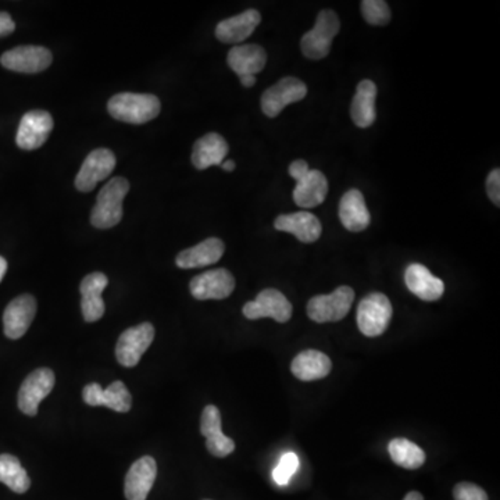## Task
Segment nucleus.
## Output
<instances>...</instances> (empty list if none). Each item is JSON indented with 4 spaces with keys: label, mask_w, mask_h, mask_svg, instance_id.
Wrapping results in <instances>:
<instances>
[{
    "label": "nucleus",
    "mask_w": 500,
    "mask_h": 500,
    "mask_svg": "<svg viewBox=\"0 0 500 500\" xmlns=\"http://www.w3.org/2000/svg\"><path fill=\"white\" fill-rule=\"evenodd\" d=\"M107 110L118 122L145 124L159 115L162 103L150 93L123 92L108 100Z\"/></svg>",
    "instance_id": "f257e3e1"
},
{
    "label": "nucleus",
    "mask_w": 500,
    "mask_h": 500,
    "mask_svg": "<svg viewBox=\"0 0 500 500\" xmlns=\"http://www.w3.org/2000/svg\"><path fill=\"white\" fill-rule=\"evenodd\" d=\"M128 191L130 182L123 177H115L100 189L91 214V223L95 228L108 230L122 221L123 202Z\"/></svg>",
    "instance_id": "f03ea898"
},
{
    "label": "nucleus",
    "mask_w": 500,
    "mask_h": 500,
    "mask_svg": "<svg viewBox=\"0 0 500 500\" xmlns=\"http://www.w3.org/2000/svg\"><path fill=\"white\" fill-rule=\"evenodd\" d=\"M341 21L334 10H322L317 16L316 26L303 36L300 48L305 58L321 60L331 52L332 41L338 36Z\"/></svg>",
    "instance_id": "7ed1b4c3"
},
{
    "label": "nucleus",
    "mask_w": 500,
    "mask_h": 500,
    "mask_svg": "<svg viewBox=\"0 0 500 500\" xmlns=\"http://www.w3.org/2000/svg\"><path fill=\"white\" fill-rule=\"evenodd\" d=\"M393 314L391 300L384 293H369L357 307V325L361 334L374 338L386 331Z\"/></svg>",
    "instance_id": "20e7f679"
},
{
    "label": "nucleus",
    "mask_w": 500,
    "mask_h": 500,
    "mask_svg": "<svg viewBox=\"0 0 500 500\" xmlns=\"http://www.w3.org/2000/svg\"><path fill=\"white\" fill-rule=\"evenodd\" d=\"M354 300L351 287L337 288L329 295H319L307 303V316L316 322L341 321L347 316Z\"/></svg>",
    "instance_id": "39448f33"
},
{
    "label": "nucleus",
    "mask_w": 500,
    "mask_h": 500,
    "mask_svg": "<svg viewBox=\"0 0 500 500\" xmlns=\"http://www.w3.org/2000/svg\"><path fill=\"white\" fill-rule=\"evenodd\" d=\"M154 339L155 327L150 322H142L137 327L125 329L115 346L118 363L124 367L137 366Z\"/></svg>",
    "instance_id": "423d86ee"
},
{
    "label": "nucleus",
    "mask_w": 500,
    "mask_h": 500,
    "mask_svg": "<svg viewBox=\"0 0 500 500\" xmlns=\"http://www.w3.org/2000/svg\"><path fill=\"white\" fill-rule=\"evenodd\" d=\"M54 373L51 369H38L32 371L19 391V409L24 415L34 417L38 415L39 403L53 391Z\"/></svg>",
    "instance_id": "0eeeda50"
},
{
    "label": "nucleus",
    "mask_w": 500,
    "mask_h": 500,
    "mask_svg": "<svg viewBox=\"0 0 500 500\" xmlns=\"http://www.w3.org/2000/svg\"><path fill=\"white\" fill-rule=\"evenodd\" d=\"M243 316L249 320L265 319L270 317L277 322H288L292 317V305L284 293L280 290H268L258 293L253 302L246 303L243 306Z\"/></svg>",
    "instance_id": "6e6552de"
},
{
    "label": "nucleus",
    "mask_w": 500,
    "mask_h": 500,
    "mask_svg": "<svg viewBox=\"0 0 500 500\" xmlns=\"http://www.w3.org/2000/svg\"><path fill=\"white\" fill-rule=\"evenodd\" d=\"M307 95V86L295 77H285L270 86L262 96V110L267 117L274 118L290 103L300 102Z\"/></svg>",
    "instance_id": "1a4fd4ad"
},
{
    "label": "nucleus",
    "mask_w": 500,
    "mask_h": 500,
    "mask_svg": "<svg viewBox=\"0 0 500 500\" xmlns=\"http://www.w3.org/2000/svg\"><path fill=\"white\" fill-rule=\"evenodd\" d=\"M52 53L44 46H19L4 53L0 63L7 70L21 74H36L45 71L52 64Z\"/></svg>",
    "instance_id": "9d476101"
},
{
    "label": "nucleus",
    "mask_w": 500,
    "mask_h": 500,
    "mask_svg": "<svg viewBox=\"0 0 500 500\" xmlns=\"http://www.w3.org/2000/svg\"><path fill=\"white\" fill-rule=\"evenodd\" d=\"M115 167V156L112 150L95 149L86 156L75 179V188L80 192L93 191L96 185L112 174Z\"/></svg>",
    "instance_id": "9b49d317"
},
{
    "label": "nucleus",
    "mask_w": 500,
    "mask_h": 500,
    "mask_svg": "<svg viewBox=\"0 0 500 500\" xmlns=\"http://www.w3.org/2000/svg\"><path fill=\"white\" fill-rule=\"evenodd\" d=\"M53 118L45 110H32L26 113L20 122L17 131V147L23 150L39 149L45 144L53 130Z\"/></svg>",
    "instance_id": "f8f14e48"
},
{
    "label": "nucleus",
    "mask_w": 500,
    "mask_h": 500,
    "mask_svg": "<svg viewBox=\"0 0 500 500\" xmlns=\"http://www.w3.org/2000/svg\"><path fill=\"white\" fill-rule=\"evenodd\" d=\"M189 290L194 299H226L235 290V278L226 268H217L196 275L191 281Z\"/></svg>",
    "instance_id": "ddd939ff"
},
{
    "label": "nucleus",
    "mask_w": 500,
    "mask_h": 500,
    "mask_svg": "<svg viewBox=\"0 0 500 500\" xmlns=\"http://www.w3.org/2000/svg\"><path fill=\"white\" fill-rule=\"evenodd\" d=\"M36 314V300L32 295H20L7 305L4 314V335L9 339H20L28 331Z\"/></svg>",
    "instance_id": "4468645a"
},
{
    "label": "nucleus",
    "mask_w": 500,
    "mask_h": 500,
    "mask_svg": "<svg viewBox=\"0 0 500 500\" xmlns=\"http://www.w3.org/2000/svg\"><path fill=\"white\" fill-rule=\"evenodd\" d=\"M157 475L156 460L144 456L131 465L125 477L124 494L128 500H147Z\"/></svg>",
    "instance_id": "2eb2a0df"
},
{
    "label": "nucleus",
    "mask_w": 500,
    "mask_h": 500,
    "mask_svg": "<svg viewBox=\"0 0 500 500\" xmlns=\"http://www.w3.org/2000/svg\"><path fill=\"white\" fill-rule=\"evenodd\" d=\"M274 226L277 231L292 234L303 243L316 242L322 233L319 218L309 211L281 214L277 217Z\"/></svg>",
    "instance_id": "dca6fc26"
},
{
    "label": "nucleus",
    "mask_w": 500,
    "mask_h": 500,
    "mask_svg": "<svg viewBox=\"0 0 500 500\" xmlns=\"http://www.w3.org/2000/svg\"><path fill=\"white\" fill-rule=\"evenodd\" d=\"M262 21V16L258 10L249 9L238 16L223 20L216 27V36L223 44H241L252 36L258 24Z\"/></svg>",
    "instance_id": "f3484780"
},
{
    "label": "nucleus",
    "mask_w": 500,
    "mask_h": 500,
    "mask_svg": "<svg viewBox=\"0 0 500 500\" xmlns=\"http://www.w3.org/2000/svg\"><path fill=\"white\" fill-rule=\"evenodd\" d=\"M108 280L103 273H92L86 275L80 285L83 302V319L86 322H95L102 319L105 314V302L102 299V292L107 287Z\"/></svg>",
    "instance_id": "a211bd4d"
},
{
    "label": "nucleus",
    "mask_w": 500,
    "mask_h": 500,
    "mask_svg": "<svg viewBox=\"0 0 500 500\" xmlns=\"http://www.w3.org/2000/svg\"><path fill=\"white\" fill-rule=\"evenodd\" d=\"M329 194V181L319 170H309L306 176L298 179L293 189V202L303 209L317 208Z\"/></svg>",
    "instance_id": "6ab92c4d"
},
{
    "label": "nucleus",
    "mask_w": 500,
    "mask_h": 500,
    "mask_svg": "<svg viewBox=\"0 0 500 500\" xmlns=\"http://www.w3.org/2000/svg\"><path fill=\"white\" fill-rule=\"evenodd\" d=\"M405 282L411 293L425 302H435L445 292L443 281L433 277L425 266L418 263H413L406 268Z\"/></svg>",
    "instance_id": "aec40b11"
},
{
    "label": "nucleus",
    "mask_w": 500,
    "mask_h": 500,
    "mask_svg": "<svg viewBox=\"0 0 500 500\" xmlns=\"http://www.w3.org/2000/svg\"><path fill=\"white\" fill-rule=\"evenodd\" d=\"M339 218L342 226L351 233H361L369 228L371 214L367 209L363 194L357 189H351L342 196L339 203Z\"/></svg>",
    "instance_id": "412c9836"
},
{
    "label": "nucleus",
    "mask_w": 500,
    "mask_h": 500,
    "mask_svg": "<svg viewBox=\"0 0 500 500\" xmlns=\"http://www.w3.org/2000/svg\"><path fill=\"white\" fill-rule=\"evenodd\" d=\"M226 61L231 70L238 75L239 78L246 77V75H255L260 73L266 67L267 63V53L262 46L253 45H238L231 49L230 53L226 56Z\"/></svg>",
    "instance_id": "4be33fe9"
},
{
    "label": "nucleus",
    "mask_w": 500,
    "mask_h": 500,
    "mask_svg": "<svg viewBox=\"0 0 500 500\" xmlns=\"http://www.w3.org/2000/svg\"><path fill=\"white\" fill-rule=\"evenodd\" d=\"M228 155V144L220 134L210 132L196 140L192 150V164L198 170L221 166Z\"/></svg>",
    "instance_id": "5701e85b"
},
{
    "label": "nucleus",
    "mask_w": 500,
    "mask_h": 500,
    "mask_svg": "<svg viewBox=\"0 0 500 500\" xmlns=\"http://www.w3.org/2000/svg\"><path fill=\"white\" fill-rule=\"evenodd\" d=\"M226 245L218 238H209L194 248L185 249L177 256L179 268H199L214 265L223 258Z\"/></svg>",
    "instance_id": "b1692460"
},
{
    "label": "nucleus",
    "mask_w": 500,
    "mask_h": 500,
    "mask_svg": "<svg viewBox=\"0 0 500 500\" xmlns=\"http://www.w3.org/2000/svg\"><path fill=\"white\" fill-rule=\"evenodd\" d=\"M377 86L373 81L363 80L357 85L352 100L351 117L359 128H369L376 122Z\"/></svg>",
    "instance_id": "393cba45"
},
{
    "label": "nucleus",
    "mask_w": 500,
    "mask_h": 500,
    "mask_svg": "<svg viewBox=\"0 0 500 500\" xmlns=\"http://www.w3.org/2000/svg\"><path fill=\"white\" fill-rule=\"evenodd\" d=\"M331 367V359L327 354L320 351H305L293 359L290 369L300 381H316L329 376Z\"/></svg>",
    "instance_id": "a878e982"
},
{
    "label": "nucleus",
    "mask_w": 500,
    "mask_h": 500,
    "mask_svg": "<svg viewBox=\"0 0 500 500\" xmlns=\"http://www.w3.org/2000/svg\"><path fill=\"white\" fill-rule=\"evenodd\" d=\"M0 482L16 494H26L31 487V480L20 460L7 453L0 455Z\"/></svg>",
    "instance_id": "bb28decb"
},
{
    "label": "nucleus",
    "mask_w": 500,
    "mask_h": 500,
    "mask_svg": "<svg viewBox=\"0 0 500 500\" xmlns=\"http://www.w3.org/2000/svg\"><path fill=\"white\" fill-rule=\"evenodd\" d=\"M389 455L399 467L406 470H417L425 463V453L411 440L396 438L389 442Z\"/></svg>",
    "instance_id": "cd10ccee"
},
{
    "label": "nucleus",
    "mask_w": 500,
    "mask_h": 500,
    "mask_svg": "<svg viewBox=\"0 0 500 500\" xmlns=\"http://www.w3.org/2000/svg\"><path fill=\"white\" fill-rule=\"evenodd\" d=\"M131 393L122 381H115L112 385L103 389L102 406L118 413H127L131 410Z\"/></svg>",
    "instance_id": "c85d7f7f"
},
{
    "label": "nucleus",
    "mask_w": 500,
    "mask_h": 500,
    "mask_svg": "<svg viewBox=\"0 0 500 500\" xmlns=\"http://www.w3.org/2000/svg\"><path fill=\"white\" fill-rule=\"evenodd\" d=\"M361 14L371 26L383 27L391 21V9L384 0H363Z\"/></svg>",
    "instance_id": "c756f323"
},
{
    "label": "nucleus",
    "mask_w": 500,
    "mask_h": 500,
    "mask_svg": "<svg viewBox=\"0 0 500 500\" xmlns=\"http://www.w3.org/2000/svg\"><path fill=\"white\" fill-rule=\"evenodd\" d=\"M298 467H299V457L293 452L285 453L281 457L274 472H273V480H274L275 484L280 485V487L288 485L292 475L297 472Z\"/></svg>",
    "instance_id": "7c9ffc66"
},
{
    "label": "nucleus",
    "mask_w": 500,
    "mask_h": 500,
    "mask_svg": "<svg viewBox=\"0 0 500 500\" xmlns=\"http://www.w3.org/2000/svg\"><path fill=\"white\" fill-rule=\"evenodd\" d=\"M201 433L204 438H210L223 433V430H221L220 410L216 406L210 405L204 408L201 418Z\"/></svg>",
    "instance_id": "2f4dec72"
},
{
    "label": "nucleus",
    "mask_w": 500,
    "mask_h": 500,
    "mask_svg": "<svg viewBox=\"0 0 500 500\" xmlns=\"http://www.w3.org/2000/svg\"><path fill=\"white\" fill-rule=\"evenodd\" d=\"M206 448L216 457H226L235 450V442L231 438L226 437L224 433H220L206 438Z\"/></svg>",
    "instance_id": "473e14b6"
},
{
    "label": "nucleus",
    "mask_w": 500,
    "mask_h": 500,
    "mask_svg": "<svg viewBox=\"0 0 500 500\" xmlns=\"http://www.w3.org/2000/svg\"><path fill=\"white\" fill-rule=\"evenodd\" d=\"M455 500H488L487 492L472 482H460L453 489Z\"/></svg>",
    "instance_id": "72a5a7b5"
},
{
    "label": "nucleus",
    "mask_w": 500,
    "mask_h": 500,
    "mask_svg": "<svg viewBox=\"0 0 500 500\" xmlns=\"http://www.w3.org/2000/svg\"><path fill=\"white\" fill-rule=\"evenodd\" d=\"M102 396L103 388L99 384H90V385H86L85 388H83V401H85L86 405L92 406V408L102 406Z\"/></svg>",
    "instance_id": "f704fd0d"
},
{
    "label": "nucleus",
    "mask_w": 500,
    "mask_h": 500,
    "mask_svg": "<svg viewBox=\"0 0 500 500\" xmlns=\"http://www.w3.org/2000/svg\"><path fill=\"white\" fill-rule=\"evenodd\" d=\"M488 196L496 206L500 204V170L491 171L487 179Z\"/></svg>",
    "instance_id": "c9c22d12"
},
{
    "label": "nucleus",
    "mask_w": 500,
    "mask_h": 500,
    "mask_svg": "<svg viewBox=\"0 0 500 500\" xmlns=\"http://www.w3.org/2000/svg\"><path fill=\"white\" fill-rule=\"evenodd\" d=\"M14 29H16V24L12 16L4 12H0V38L13 34Z\"/></svg>",
    "instance_id": "e433bc0d"
},
{
    "label": "nucleus",
    "mask_w": 500,
    "mask_h": 500,
    "mask_svg": "<svg viewBox=\"0 0 500 500\" xmlns=\"http://www.w3.org/2000/svg\"><path fill=\"white\" fill-rule=\"evenodd\" d=\"M310 167L305 160H295L290 166V176L292 177L295 181L302 179L303 176H306V172L309 171Z\"/></svg>",
    "instance_id": "4c0bfd02"
},
{
    "label": "nucleus",
    "mask_w": 500,
    "mask_h": 500,
    "mask_svg": "<svg viewBox=\"0 0 500 500\" xmlns=\"http://www.w3.org/2000/svg\"><path fill=\"white\" fill-rule=\"evenodd\" d=\"M241 83L245 88H252L256 83L255 75H246V77H241Z\"/></svg>",
    "instance_id": "58836bf2"
},
{
    "label": "nucleus",
    "mask_w": 500,
    "mask_h": 500,
    "mask_svg": "<svg viewBox=\"0 0 500 500\" xmlns=\"http://www.w3.org/2000/svg\"><path fill=\"white\" fill-rule=\"evenodd\" d=\"M235 167V162H234V160H226V162L221 163V169H223L224 171H234Z\"/></svg>",
    "instance_id": "ea45409f"
},
{
    "label": "nucleus",
    "mask_w": 500,
    "mask_h": 500,
    "mask_svg": "<svg viewBox=\"0 0 500 500\" xmlns=\"http://www.w3.org/2000/svg\"><path fill=\"white\" fill-rule=\"evenodd\" d=\"M6 271H7L6 258H2V256H0V282H2V280H4V274H6Z\"/></svg>",
    "instance_id": "a19ab883"
},
{
    "label": "nucleus",
    "mask_w": 500,
    "mask_h": 500,
    "mask_svg": "<svg viewBox=\"0 0 500 500\" xmlns=\"http://www.w3.org/2000/svg\"><path fill=\"white\" fill-rule=\"evenodd\" d=\"M403 500H424V496L420 494V492L411 491L406 495L405 499Z\"/></svg>",
    "instance_id": "79ce46f5"
}]
</instances>
